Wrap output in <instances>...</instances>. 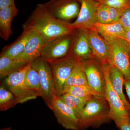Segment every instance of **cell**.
I'll return each instance as SVG.
<instances>
[{"label":"cell","instance_id":"obj_31","mask_svg":"<svg viewBox=\"0 0 130 130\" xmlns=\"http://www.w3.org/2000/svg\"><path fill=\"white\" fill-rule=\"evenodd\" d=\"M14 6H16L14 0H0V10Z\"/></svg>","mask_w":130,"mask_h":130},{"label":"cell","instance_id":"obj_24","mask_svg":"<svg viewBox=\"0 0 130 130\" xmlns=\"http://www.w3.org/2000/svg\"><path fill=\"white\" fill-rule=\"evenodd\" d=\"M25 81L29 88L38 93L41 97V89L39 74L30 64L26 72Z\"/></svg>","mask_w":130,"mask_h":130},{"label":"cell","instance_id":"obj_23","mask_svg":"<svg viewBox=\"0 0 130 130\" xmlns=\"http://www.w3.org/2000/svg\"><path fill=\"white\" fill-rule=\"evenodd\" d=\"M19 104L12 93L3 84L0 87V111H6Z\"/></svg>","mask_w":130,"mask_h":130},{"label":"cell","instance_id":"obj_17","mask_svg":"<svg viewBox=\"0 0 130 130\" xmlns=\"http://www.w3.org/2000/svg\"><path fill=\"white\" fill-rule=\"evenodd\" d=\"M16 6H10L0 10V36L7 41L12 34V21L18 13Z\"/></svg>","mask_w":130,"mask_h":130},{"label":"cell","instance_id":"obj_19","mask_svg":"<svg viewBox=\"0 0 130 130\" xmlns=\"http://www.w3.org/2000/svg\"><path fill=\"white\" fill-rule=\"evenodd\" d=\"M109 76L113 88L121 98L128 110L130 107V103L126 100L123 93V87L125 79L124 75L118 68L109 64Z\"/></svg>","mask_w":130,"mask_h":130},{"label":"cell","instance_id":"obj_11","mask_svg":"<svg viewBox=\"0 0 130 130\" xmlns=\"http://www.w3.org/2000/svg\"><path fill=\"white\" fill-rule=\"evenodd\" d=\"M82 66L89 85L104 96L105 78L102 64L93 58L82 61Z\"/></svg>","mask_w":130,"mask_h":130},{"label":"cell","instance_id":"obj_22","mask_svg":"<svg viewBox=\"0 0 130 130\" xmlns=\"http://www.w3.org/2000/svg\"><path fill=\"white\" fill-rule=\"evenodd\" d=\"M29 64V63H28ZM27 63L18 62L6 56L0 58V77H7L12 73L24 67Z\"/></svg>","mask_w":130,"mask_h":130},{"label":"cell","instance_id":"obj_29","mask_svg":"<svg viewBox=\"0 0 130 130\" xmlns=\"http://www.w3.org/2000/svg\"><path fill=\"white\" fill-rule=\"evenodd\" d=\"M107 8L109 12L110 23L118 22L122 13L125 10L109 7H107Z\"/></svg>","mask_w":130,"mask_h":130},{"label":"cell","instance_id":"obj_20","mask_svg":"<svg viewBox=\"0 0 130 130\" xmlns=\"http://www.w3.org/2000/svg\"><path fill=\"white\" fill-rule=\"evenodd\" d=\"M86 84H88L82 67V61H79L76 65L67 80L64 87L63 94L66 93L68 89L72 86Z\"/></svg>","mask_w":130,"mask_h":130},{"label":"cell","instance_id":"obj_12","mask_svg":"<svg viewBox=\"0 0 130 130\" xmlns=\"http://www.w3.org/2000/svg\"><path fill=\"white\" fill-rule=\"evenodd\" d=\"M80 11L77 19L71 23L74 30L91 29L96 23V14L100 3L95 0H79Z\"/></svg>","mask_w":130,"mask_h":130},{"label":"cell","instance_id":"obj_27","mask_svg":"<svg viewBox=\"0 0 130 130\" xmlns=\"http://www.w3.org/2000/svg\"><path fill=\"white\" fill-rule=\"evenodd\" d=\"M97 23L101 24L110 23L109 11L107 7L100 3L96 14Z\"/></svg>","mask_w":130,"mask_h":130},{"label":"cell","instance_id":"obj_2","mask_svg":"<svg viewBox=\"0 0 130 130\" xmlns=\"http://www.w3.org/2000/svg\"><path fill=\"white\" fill-rule=\"evenodd\" d=\"M111 120L110 108L105 97L94 96L87 102L80 114L79 130H86L90 127L98 128Z\"/></svg>","mask_w":130,"mask_h":130},{"label":"cell","instance_id":"obj_5","mask_svg":"<svg viewBox=\"0 0 130 130\" xmlns=\"http://www.w3.org/2000/svg\"><path fill=\"white\" fill-rule=\"evenodd\" d=\"M31 66L38 73L41 89V96L49 108L56 95L53 76L48 62L41 56L30 63Z\"/></svg>","mask_w":130,"mask_h":130},{"label":"cell","instance_id":"obj_16","mask_svg":"<svg viewBox=\"0 0 130 130\" xmlns=\"http://www.w3.org/2000/svg\"><path fill=\"white\" fill-rule=\"evenodd\" d=\"M76 30L74 42L70 54L81 61L93 58L92 51L86 35L81 30Z\"/></svg>","mask_w":130,"mask_h":130},{"label":"cell","instance_id":"obj_6","mask_svg":"<svg viewBox=\"0 0 130 130\" xmlns=\"http://www.w3.org/2000/svg\"><path fill=\"white\" fill-rule=\"evenodd\" d=\"M79 61H81L71 54L60 59L47 61L52 70L57 96L63 94L67 80Z\"/></svg>","mask_w":130,"mask_h":130},{"label":"cell","instance_id":"obj_3","mask_svg":"<svg viewBox=\"0 0 130 130\" xmlns=\"http://www.w3.org/2000/svg\"><path fill=\"white\" fill-rule=\"evenodd\" d=\"M30 63L12 73L3 81L4 85L16 98L18 103H23L40 96L38 93L29 88L26 83V72Z\"/></svg>","mask_w":130,"mask_h":130},{"label":"cell","instance_id":"obj_14","mask_svg":"<svg viewBox=\"0 0 130 130\" xmlns=\"http://www.w3.org/2000/svg\"><path fill=\"white\" fill-rule=\"evenodd\" d=\"M48 40L36 31L28 41L24 50L14 59L18 62L31 63L41 56Z\"/></svg>","mask_w":130,"mask_h":130},{"label":"cell","instance_id":"obj_7","mask_svg":"<svg viewBox=\"0 0 130 130\" xmlns=\"http://www.w3.org/2000/svg\"><path fill=\"white\" fill-rule=\"evenodd\" d=\"M76 32L59 36L49 40L42 51L41 57L48 62L63 58L70 54Z\"/></svg>","mask_w":130,"mask_h":130},{"label":"cell","instance_id":"obj_1","mask_svg":"<svg viewBox=\"0 0 130 130\" xmlns=\"http://www.w3.org/2000/svg\"><path fill=\"white\" fill-rule=\"evenodd\" d=\"M23 29L30 28L40 33L48 41L53 38L76 32L71 23L55 18L47 10L44 3L38 4L28 20L23 24Z\"/></svg>","mask_w":130,"mask_h":130},{"label":"cell","instance_id":"obj_26","mask_svg":"<svg viewBox=\"0 0 130 130\" xmlns=\"http://www.w3.org/2000/svg\"><path fill=\"white\" fill-rule=\"evenodd\" d=\"M96 1L109 7L123 10L130 9V0H97Z\"/></svg>","mask_w":130,"mask_h":130},{"label":"cell","instance_id":"obj_37","mask_svg":"<svg viewBox=\"0 0 130 130\" xmlns=\"http://www.w3.org/2000/svg\"><path fill=\"white\" fill-rule=\"evenodd\" d=\"M95 1H97V0H95Z\"/></svg>","mask_w":130,"mask_h":130},{"label":"cell","instance_id":"obj_35","mask_svg":"<svg viewBox=\"0 0 130 130\" xmlns=\"http://www.w3.org/2000/svg\"><path fill=\"white\" fill-rule=\"evenodd\" d=\"M1 130H12V129L11 127H9V128H3Z\"/></svg>","mask_w":130,"mask_h":130},{"label":"cell","instance_id":"obj_34","mask_svg":"<svg viewBox=\"0 0 130 130\" xmlns=\"http://www.w3.org/2000/svg\"><path fill=\"white\" fill-rule=\"evenodd\" d=\"M128 118L129 121L130 122V107L128 109Z\"/></svg>","mask_w":130,"mask_h":130},{"label":"cell","instance_id":"obj_25","mask_svg":"<svg viewBox=\"0 0 130 130\" xmlns=\"http://www.w3.org/2000/svg\"><path fill=\"white\" fill-rule=\"evenodd\" d=\"M66 93L82 98L95 95L101 96L95 90L88 84L72 86L68 89Z\"/></svg>","mask_w":130,"mask_h":130},{"label":"cell","instance_id":"obj_8","mask_svg":"<svg viewBox=\"0 0 130 130\" xmlns=\"http://www.w3.org/2000/svg\"><path fill=\"white\" fill-rule=\"evenodd\" d=\"M109 66L108 63L103 64L105 78L104 97L109 105L110 118L115 122L121 120L128 119V110L121 98L114 90L110 82Z\"/></svg>","mask_w":130,"mask_h":130},{"label":"cell","instance_id":"obj_9","mask_svg":"<svg viewBox=\"0 0 130 130\" xmlns=\"http://www.w3.org/2000/svg\"><path fill=\"white\" fill-rule=\"evenodd\" d=\"M79 0H50L44 3L48 12L55 18L67 21L77 17Z\"/></svg>","mask_w":130,"mask_h":130},{"label":"cell","instance_id":"obj_32","mask_svg":"<svg viewBox=\"0 0 130 130\" xmlns=\"http://www.w3.org/2000/svg\"><path fill=\"white\" fill-rule=\"evenodd\" d=\"M124 85L125 87L126 91L127 93L128 98L129 100L130 103V80L125 79Z\"/></svg>","mask_w":130,"mask_h":130},{"label":"cell","instance_id":"obj_15","mask_svg":"<svg viewBox=\"0 0 130 130\" xmlns=\"http://www.w3.org/2000/svg\"><path fill=\"white\" fill-rule=\"evenodd\" d=\"M36 30L30 28L23 29L22 34L13 43L3 48L1 56L14 59L24 50L26 44Z\"/></svg>","mask_w":130,"mask_h":130},{"label":"cell","instance_id":"obj_4","mask_svg":"<svg viewBox=\"0 0 130 130\" xmlns=\"http://www.w3.org/2000/svg\"><path fill=\"white\" fill-rule=\"evenodd\" d=\"M107 42L109 46V64L118 68L126 80H130V45L125 40L119 38Z\"/></svg>","mask_w":130,"mask_h":130},{"label":"cell","instance_id":"obj_10","mask_svg":"<svg viewBox=\"0 0 130 130\" xmlns=\"http://www.w3.org/2000/svg\"><path fill=\"white\" fill-rule=\"evenodd\" d=\"M49 108L53 111L58 123L67 130H79V120L75 112L58 96L53 100Z\"/></svg>","mask_w":130,"mask_h":130},{"label":"cell","instance_id":"obj_30","mask_svg":"<svg viewBox=\"0 0 130 130\" xmlns=\"http://www.w3.org/2000/svg\"><path fill=\"white\" fill-rule=\"evenodd\" d=\"M120 130H130V122L128 119H123L115 122Z\"/></svg>","mask_w":130,"mask_h":130},{"label":"cell","instance_id":"obj_21","mask_svg":"<svg viewBox=\"0 0 130 130\" xmlns=\"http://www.w3.org/2000/svg\"><path fill=\"white\" fill-rule=\"evenodd\" d=\"M93 96L82 98L73 95L69 93H66L58 97L66 105L74 111L79 119L80 114L86 103Z\"/></svg>","mask_w":130,"mask_h":130},{"label":"cell","instance_id":"obj_36","mask_svg":"<svg viewBox=\"0 0 130 130\" xmlns=\"http://www.w3.org/2000/svg\"><path fill=\"white\" fill-rule=\"evenodd\" d=\"M129 59H130V55H129Z\"/></svg>","mask_w":130,"mask_h":130},{"label":"cell","instance_id":"obj_18","mask_svg":"<svg viewBox=\"0 0 130 130\" xmlns=\"http://www.w3.org/2000/svg\"><path fill=\"white\" fill-rule=\"evenodd\" d=\"M91 29L97 31L107 42L116 38H122L126 32L118 22L109 24L96 23Z\"/></svg>","mask_w":130,"mask_h":130},{"label":"cell","instance_id":"obj_13","mask_svg":"<svg viewBox=\"0 0 130 130\" xmlns=\"http://www.w3.org/2000/svg\"><path fill=\"white\" fill-rule=\"evenodd\" d=\"M79 30L86 35L93 58L102 64H109V46L106 41L95 30L89 29Z\"/></svg>","mask_w":130,"mask_h":130},{"label":"cell","instance_id":"obj_28","mask_svg":"<svg viewBox=\"0 0 130 130\" xmlns=\"http://www.w3.org/2000/svg\"><path fill=\"white\" fill-rule=\"evenodd\" d=\"M118 22L121 25L125 31L130 30V9L124 11Z\"/></svg>","mask_w":130,"mask_h":130},{"label":"cell","instance_id":"obj_33","mask_svg":"<svg viewBox=\"0 0 130 130\" xmlns=\"http://www.w3.org/2000/svg\"><path fill=\"white\" fill-rule=\"evenodd\" d=\"M121 39L126 41L130 46V30L126 31L124 36Z\"/></svg>","mask_w":130,"mask_h":130}]
</instances>
